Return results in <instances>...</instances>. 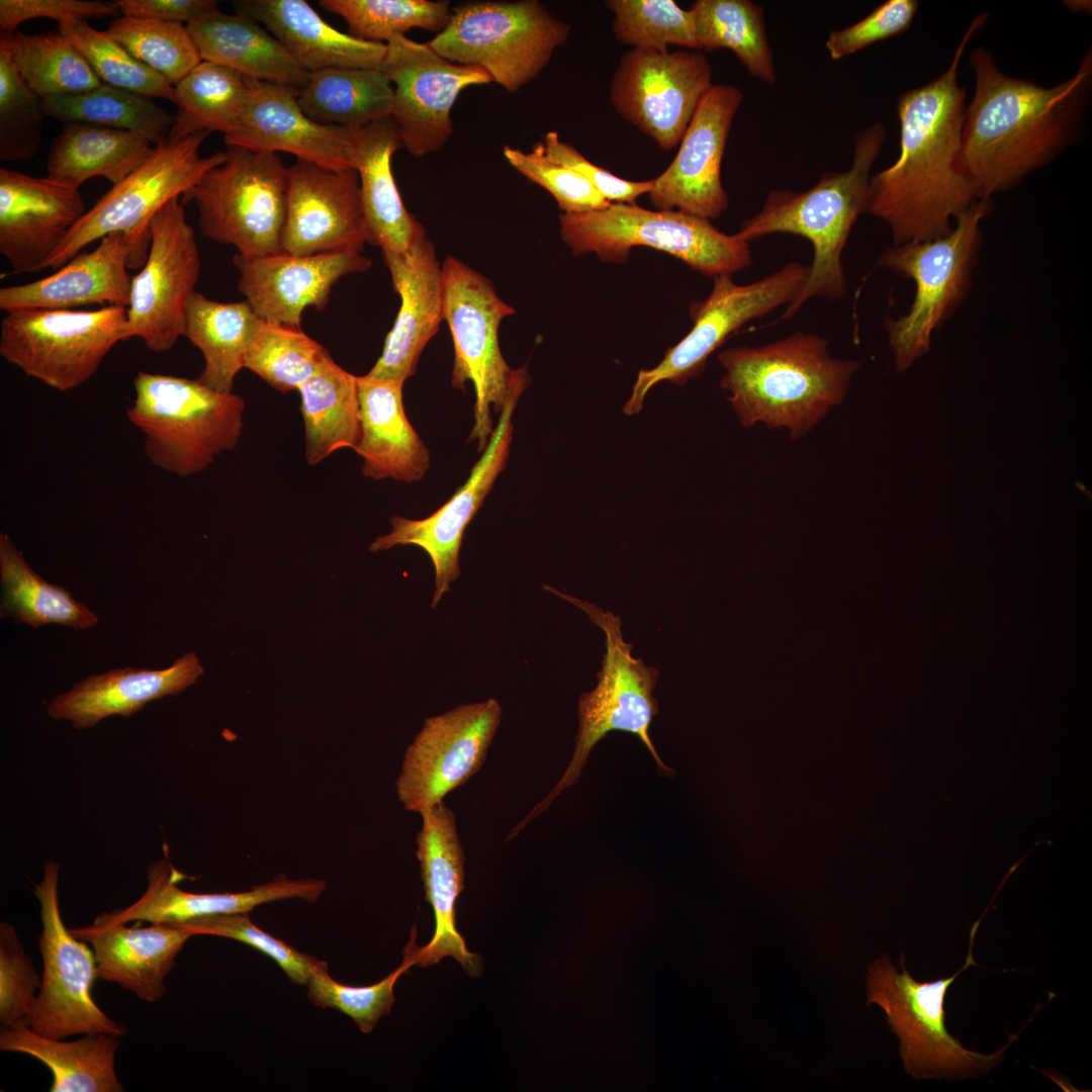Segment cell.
Wrapping results in <instances>:
<instances>
[{
	"label": "cell",
	"mask_w": 1092,
	"mask_h": 1092,
	"mask_svg": "<svg viewBox=\"0 0 1092 1092\" xmlns=\"http://www.w3.org/2000/svg\"><path fill=\"white\" fill-rule=\"evenodd\" d=\"M47 117L64 124L87 123L138 133L152 144L163 143L175 115L151 97L102 83L75 95L42 99Z\"/></svg>",
	"instance_id": "obj_45"
},
{
	"label": "cell",
	"mask_w": 1092,
	"mask_h": 1092,
	"mask_svg": "<svg viewBox=\"0 0 1092 1092\" xmlns=\"http://www.w3.org/2000/svg\"><path fill=\"white\" fill-rule=\"evenodd\" d=\"M712 80L703 52L631 49L614 73L610 102L622 118L669 151L679 144Z\"/></svg>",
	"instance_id": "obj_18"
},
{
	"label": "cell",
	"mask_w": 1092,
	"mask_h": 1092,
	"mask_svg": "<svg viewBox=\"0 0 1092 1092\" xmlns=\"http://www.w3.org/2000/svg\"><path fill=\"white\" fill-rule=\"evenodd\" d=\"M233 262L239 272L238 288L260 318L292 328H300L306 307L322 310L328 304L332 287L341 277L371 266L356 251L307 256L236 254Z\"/></svg>",
	"instance_id": "obj_26"
},
{
	"label": "cell",
	"mask_w": 1092,
	"mask_h": 1092,
	"mask_svg": "<svg viewBox=\"0 0 1092 1092\" xmlns=\"http://www.w3.org/2000/svg\"><path fill=\"white\" fill-rule=\"evenodd\" d=\"M154 149L150 141L131 131L67 123L50 148L47 177L76 189L94 177H104L115 185L140 167Z\"/></svg>",
	"instance_id": "obj_38"
},
{
	"label": "cell",
	"mask_w": 1092,
	"mask_h": 1092,
	"mask_svg": "<svg viewBox=\"0 0 1092 1092\" xmlns=\"http://www.w3.org/2000/svg\"><path fill=\"white\" fill-rule=\"evenodd\" d=\"M502 719L494 698L429 717L408 745L395 786L403 808L421 813L482 766Z\"/></svg>",
	"instance_id": "obj_20"
},
{
	"label": "cell",
	"mask_w": 1092,
	"mask_h": 1092,
	"mask_svg": "<svg viewBox=\"0 0 1092 1092\" xmlns=\"http://www.w3.org/2000/svg\"><path fill=\"white\" fill-rule=\"evenodd\" d=\"M529 375L525 367L517 369L507 400L480 459L473 466L466 482L439 510L422 520L392 516V530L379 536L369 547L372 552L388 550L395 545H416L431 558L435 569V608L450 582L460 575L459 551L465 528L482 506L498 474L506 467L513 438L512 417L520 395L527 387Z\"/></svg>",
	"instance_id": "obj_21"
},
{
	"label": "cell",
	"mask_w": 1092,
	"mask_h": 1092,
	"mask_svg": "<svg viewBox=\"0 0 1092 1092\" xmlns=\"http://www.w3.org/2000/svg\"><path fill=\"white\" fill-rule=\"evenodd\" d=\"M975 89L965 108L959 168L984 200L1055 160L1073 141L1092 80V55L1052 87L1005 75L982 47L969 56Z\"/></svg>",
	"instance_id": "obj_2"
},
{
	"label": "cell",
	"mask_w": 1092,
	"mask_h": 1092,
	"mask_svg": "<svg viewBox=\"0 0 1092 1092\" xmlns=\"http://www.w3.org/2000/svg\"><path fill=\"white\" fill-rule=\"evenodd\" d=\"M120 1036L86 1033L77 1040L50 1038L30 1027H2L0 1050L28 1055L46 1065L52 1075V1092H121L115 1071Z\"/></svg>",
	"instance_id": "obj_37"
},
{
	"label": "cell",
	"mask_w": 1092,
	"mask_h": 1092,
	"mask_svg": "<svg viewBox=\"0 0 1092 1092\" xmlns=\"http://www.w3.org/2000/svg\"><path fill=\"white\" fill-rule=\"evenodd\" d=\"M170 923L193 935H215L246 943L274 960L295 984L306 985L321 962L260 929L246 913L219 914Z\"/></svg>",
	"instance_id": "obj_55"
},
{
	"label": "cell",
	"mask_w": 1092,
	"mask_h": 1092,
	"mask_svg": "<svg viewBox=\"0 0 1092 1092\" xmlns=\"http://www.w3.org/2000/svg\"><path fill=\"white\" fill-rule=\"evenodd\" d=\"M59 31L82 54L102 83L174 101V85L135 59L106 31L95 29L87 20L59 24Z\"/></svg>",
	"instance_id": "obj_50"
},
{
	"label": "cell",
	"mask_w": 1092,
	"mask_h": 1092,
	"mask_svg": "<svg viewBox=\"0 0 1092 1092\" xmlns=\"http://www.w3.org/2000/svg\"><path fill=\"white\" fill-rule=\"evenodd\" d=\"M177 106L166 140L178 141L199 131L232 134L245 109L248 78L229 68L202 61L174 86Z\"/></svg>",
	"instance_id": "obj_44"
},
{
	"label": "cell",
	"mask_w": 1092,
	"mask_h": 1092,
	"mask_svg": "<svg viewBox=\"0 0 1092 1092\" xmlns=\"http://www.w3.org/2000/svg\"><path fill=\"white\" fill-rule=\"evenodd\" d=\"M541 143L548 156L580 173L611 203H635L638 196L652 189L653 179L630 181L619 178L593 164L574 147L561 141L556 131H548Z\"/></svg>",
	"instance_id": "obj_59"
},
{
	"label": "cell",
	"mask_w": 1092,
	"mask_h": 1092,
	"mask_svg": "<svg viewBox=\"0 0 1092 1092\" xmlns=\"http://www.w3.org/2000/svg\"><path fill=\"white\" fill-rule=\"evenodd\" d=\"M237 13L262 24L308 73L334 68L379 69L386 43L344 33L304 0H242Z\"/></svg>",
	"instance_id": "obj_33"
},
{
	"label": "cell",
	"mask_w": 1092,
	"mask_h": 1092,
	"mask_svg": "<svg viewBox=\"0 0 1092 1092\" xmlns=\"http://www.w3.org/2000/svg\"><path fill=\"white\" fill-rule=\"evenodd\" d=\"M562 240L575 256L596 253L623 263L636 246L670 254L707 275H732L751 263L748 242L727 235L708 218L679 210H650L635 203L560 216Z\"/></svg>",
	"instance_id": "obj_6"
},
{
	"label": "cell",
	"mask_w": 1092,
	"mask_h": 1092,
	"mask_svg": "<svg viewBox=\"0 0 1092 1092\" xmlns=\"http://www.w3.org/2000/svg\"><path fill=\"white\" fill-rule=\"evenodd\" d=\"M60 866L48 861L34 894L40 904L42 929L38 946L41 985L29 1027L50 1038L104 1032L123 1036L126 1028L110 1019L95 1003L91 991L97 977L94 952L65 926L59 907Z\"/></svg>",
	"instance_id": "obj_16"
},
{
	"label": "cell",
	"mask_w": 1092,
	"mask_h": 1092,
	"mask_svg": "<svg viewBox=\"0 0 1092 1092\" xmlns=\"http://www.w3.org/2000/svg\"><path fill=\"white\" fill-rule=\"evenodd\" d=\"M809 273V266L798 262L754 282L736 284L731 275L715 277L709 296L690 308L694 326L690 333L666 351L652 369L639 371L624 414L640 413L649 390L661 381L685 385L701 375L709 356L744 324L764 316L778 307L789 305L799 295Z\"/></svg>",
	"instance_id": "obj_15"
},
{
	"label": "cell",
	"mask_w": 1092,
	"mask_h": 1092,
	"mask_svg": "<svg viewBox=\"0 0 1092 1092\" xmlns=\"http://www.w3.org/2000/svg\"><path fill=\"white\" fill-rule=\"evenodd\" d=\"M116 2L100 0H1L0 27L2 33L12 34L17 27L33 18H52L59 24L89 18L118 17Z\"/></svg>",
	"instance_id": "obj_58"
},
{
	"label": "cell",
	"mask_w": 1092,
	"mask_h": 1092,
	"mask_svg": "<svg viewBox=\"0 0 1092 1092\" xmlns=\"http://www.w3.org/2000/svg\"><path fill=\"white\" fill-rule=\"evenodd\" d=\"M886 139L877 121L854 141L852 164L842 172L824 173L808 190L775 189L761 209L747 218L736 235L749 241L772 234L805 238L813 248L808 277L796 299L782 315L792 318L809 299H840L846 292L842 253L858 216L866 212L871 170Z\"/></svg>",
	"instance_id": "obj_4"
},
{
	"label": "cell",
	"mask_w": 1092,
	"mask_h": 1092,
	"mask_svg": "<svg viewBox=\"0 0 1092 1092\" xmlns=\"http://www.w3.org/2000/svg\"><path fill=\"white\" fill-rule=\"evenodd\" d=\"M982 917L972 927L965 965L951 977L917 981L905 968L903 954L902 973L887 954L869 968L868 1004H877L885 1011L887 1022L899 1038L904 1068L914 1078H969L984 1074L1000 1063L1007 1048L1017 1038L1013 1034L1003 1048L984 1055L965 1048L945 1026L944 1000L948 987L962 972L978 965L972 947Z\"/></svg>",
	"instance_id": "obj_9"
},
{
	"label": "cell",
	"mask_w": 1092,
	"mask_h": 1092,
	"mask_svg": "<svg viewBox=\"0 0 1092 1092\" xmlns=\"http://www.w3.org/2000/svg\"><path fill=\"white\" fill-rule=\"evenodd\" d=\"M415 939L416 927H413L401 965L380 982L369 986H348L335 981L329 974L328 964L321 960L305 985L310 1002L317 1007L339 1010L351 1017L362 1032H370L382 1016L390 1013L397 979L417 965Z\"/></svg>",
	"instance_id": "obj_52"
},
{
	"label": "cell",
	"mask_w": 1092,
	"mask_h": 1092,
	"mask_svg": "<svg viewBox=\"0 0 1092 1092\" xmlns=\"http://www.w3.org/2000/svg\"><path fill=\"white\" fill-rule=\"evenodd\" d=\"M184 878L167 854L147 870V889L140 899L123 909L103 913L98 919L107 923L132 921L180 922L219 914H248L256 906L269 902L300 898L315 902L327 885L322 880H290L278 876L273 881L239 893L196 894L180 889Z\"/></svg>",
	"instance_id": "obj_30"
},
{
	"label": "cell",
	"mask_w": 1092,
	"mask_h": 1092,
	"mask_svg": "<svg viewBox=\"0 0 1092 1092\" xmlns=\"http://www.w3.org/2000/svg\"><path fill=\"white\" fill-rule=\"evenodd\" d=\"M503 154L519 173L546 189L564 213L594 211L611 204L580 173L548 156L541 142L530 152L505 146Z\"/></svg>",
	"instance_id": "obj_54"
},
{
	"label": "cell",
	"mask_w": 1092,
	"mask_h": 1092,
	"mask_svg": "<svg viewBox=\"0 0 1092 1092\" xmlns=\"http://www.w3.org/2000/svg\"><path fill=\"white\" fill-rule=\"evenodd\" d=\"M720 385L744 428L763 424L805 437L842 403L861 362L832 356L828 341L796 332L756 346L733 347L718 355Z\"/></svg>",
	"instance_id": "obj_3"
},
{
	"label": "cell",
	"mask_w": 1092,
	"mask_h": 1092,
	"mask_svg": "<svg viewBox=\"0 0 1092 1092\" xmlns=\"http://www.w3.org/2000/svg\"><path fill=\"white\" fill-rule=\"evenodd\" d=\"M202 673L199 658L191 652L164 669L124 667L91 674L67 693L55 696L47 713L76 729L92 728L107 717H129L151 701L177 695Z\"/></svg>",
	"instance_id": "obj_32"
},
{
	"label": "cell",
	"mask_w": 1092,
	"mask_h": 1092,
	"mask_svg": "<svg viewBox=\"0 0 1092 1092\" xmlns=\"http://www.w3.org/2000/svg\"><path fill=\"white\" fill-rule=\"evenodd\" d=\"M202 61L244 77L301 89L309 73L256 20L218 8L186 24Z\"/></svg>",
	"instance_id": "obj_36"
},
{
	"label": "cell",
	"mask_w": 1092,
	"mask_h": 1092,
	"mask_svg": "<svg viewBox=\"0 0 1092 1092\" xmlns=\"http://www.w3.org/2000/svg\"><path fill=\"white\" fill-rule=\"evenodd\" d=\"M70 932L91 943L98 978L116 983L147 1002L159 1001L164 996L165 979L176 956L193 936L170 922L129 927L98 918L93 924Z\"/></svg>",
	"instance_id": "obj_31"
},
{
	"label": "cell",
	"mask_w": 1092,
	"mask_h": 1092,
	"mask_svg": "<svg viewBox=\"0 0 1092 1092\" xmlns=\"http://www.w3.org/2000/svg\"><path fill=\"white\" fill-rule=\"evenodd\" d=\"M123 16L187 24L217 7L213 0H117Z\"/></svg>",
	"instance_id": "obj_60"
},
{
	"label": "cell",
	"mask_w": 1092,
	"mask_h": 1092,
	"mask_svg": "<svg viewBox=\"0 0 1092 1092\" xmlns=\"http://www.w3.org/2000/svg\"><path fill=\"white\" fill-rule=\"evenodd\" d=\"M296 98L318 123L360 128L390 117L393 86L380 69L334 68L309 73Z\"/></svg>",
	"instance_id": "obj_41"
},
{
	"label": "cell",
	"mask_w": 1092,
	"mask_h": 1092,
	"mask_svg": "<svg viewBox=\"0 0 1092 1092\" xmlns=\"http://www.w3.org/2000/svg\"><path fill=\"white\" fill-rule=\"evenodd\" d=\"M569 33L540 1H481L454 7L428 44L453 63L481 68L515 93L543 71Z\"/></svg>",
	"instance_id": "obj_8"
},
{
	"label": "cell",
	"mask_w": 1092,
	"mask_h": 1092,
	"mask_svg": "<svg viewBox=\"0 0 1092 1092\" xmlns=\"http://www.w3.org/2000/svg\"><path fill=\"white\" fill-rule=\"evenodd\" d=\"M443 318L454 344L452 385L475 392L474 426L469 441L486 448L493 432L491 412L500 413L516 371L506 363L498 327L515 309L496 294L492 283L454 257L442 265Z\"/></svg>",
	"instance_id": "obj_13"
},
{
	"label": "cell",
	"mask_w": 1092,
	"mask_h": 1092,
	"mask_svg": "<svg viewBox=\"0 0 1092 1092\" xmlns=\"http://www.w3.org/2000/svg\"><path fill=\"white\" fill-rule=\"evenodd\" d=\"M742 91L714 84L698 105L670 165L653 179L649 197L660 210L716 218L728 207L721 178L722 161Z\"/></svg>",
	"instance_id": "obj_22"
},
{
	"label": "cell",
	"mask_w": 1092,
	"mask_h": 1092,
	"mask_svg": "<svg viewBox=\"0 0 1092 1092\" xmlns=\"http://www.w3.org/2000/svg\"><path fill=\"white\" fill-rule=\"evenodd\" d=\"M105 31L174 86L202 62L183 23L122 15L114 18Z\"/></svg>",
	"instance_id": "obj_47"
},
{
	"label": "cell",
	"mask_w": 1092,
	"mask_h": 1092,
	"mask_svg": "<svg viewBox=\"0 0 1092 1092\" xmlns=\"http://www.w3.org/2000/svg\"><path fill=\"white\" fill-rule=\"evenodd\" d=\"M329 352L300 328L264 322L245 359V368L286 393L301 386Z\"/></svg>",
	"instance_id": "obj_49"
},
{
	"label": "cell",
	"mask_w": 1092,
	"mask_h": 1092,
	"mask_svg": "<svg viewBox=\"0 0 1092 1092\" xmlns=\"http://www.w3.org/2000/svg\"><path fill=\"white\" fill-rule=\"evenodd\" d=\"M393 85L390 118L401 146L415 157L439 151L453 132L452 107L462 90L488 84L481 68L456 64L429 44L392 36L379 68Z\"/></svg>",
	"instance_id": "obj_19"
},
{
	"label": "cell",
	"mask_w": 1092,
	"mask_h": 1092,
	"mask_svg": "<svg viewBox=\"0 0 1092 1092\" xmlns=\"http://www.w3.org/2000/svg\"><path fill=\"white\" fill-rule=\"evenodd\" d=\"M86 211L79 189L0 169V253L14 274L46 269Z\"/></svg>",
	"instance_id": "obj_27"
},
{
	"label": "cell",
	"mask_w": 1092,
	"mask_h": 1092,
	"mask_svg": "<svg viewBox=\"0 0 1092 1092\" xmlns=\"http://www.w3.org/2000/svg\"><path fill=\"white\" fill-rule=\"evenodd\" d=\"M127 340L126 307L27 308L5 312L0 355L26 376L67 391L90 379L111 349Z\"/></svg>",
	"instance_id": "obj_12"
},
{
	"label": "cell",
	"mask_w": 1092,
	"mask_h": 1092,
	"mask_svg": "<svg viewBox=\"0 0 1092 1092\" xmlns=\"http://www.w3.org/2000/svg\"><path fill=\"white\" fill-rule=\"evenodd\" d=\"M988 13L978 14L951 63L934 80L900 95V154L871 176L866 212L888 224L894 245L946 235L978 198L959 168L966 92L959 83L964 53Z\"/></svg>",
	"instance_id": "obj_1"
},
{
	"label": "cell",
	"mask_w": 1092,
	"mask_h": 1092,
	"mask_svg": "<svg viewBox=\"0 0 1092 1092\" xmlns=\"http://www.w3.org/2000/svg\"><path fill=\"white\" fill-rule=\"evenodd\" d=\"M989 209V200L975 201L946 235L894 245L880 256L878 266L910 278L916 285L908 312L886 322L898 372H905L928 351L934 330L966 296L981 243L980 222Z\"/></svg>",
	"instance_id": "obj_10"
},
{
	"label": "cell",
	"mask_w": 1092,
	"mask_h": 1092,
	"mask_svg": "<svg viewBox=\"0 0 1092 1092\" xmlns=\"http://www.w3.org/2000/svg\"><path fill=\"white\" fill-rule=\"evenodd\" d=\"M263 324L247 300L219 302L193 292L186 305L184 337L204 359L197 379L216 391L231 393Z\"/></svg>",
	"instance_id": "obj_39"
},
{
	"label": "cell",
	"mask_w": 1092,
	"mask_h": 1092,
	"mask_svg": "<svg viewBox=\"0 0 1092 1092\" xmlns=\"http://www.w3.org/2000/svg\"><path fill=\"white\" fill-rule=\"evenodd\" d=\"M400 307L370 378L404 382L443 318L442 267L424 236L402 253H383Z\"/></svg>",
	"instance_id": "obj_28"
},
{
	"label": "cell",
	"mask_w": 1092,
	"mask_h": 1092,
	"mask_svg": "<svg viewBox=\"0 0 1092 1092\" xmlns=\"http://www.w3.org/2000/svg\"><path fill=\"white\" fill-rule=\"evenodd\" d=\"M615 38L632 49L668 51L680 46L697 51L690 10L673 0H609Z\"/></svg>",
	"instance_id": "obj_51"
},
{
	"label": "cell",
	"mask_w": 1092,
	"mask_h": 1092,
	"mask_svg": "<svg viewBox=\"0 0 1092 1092\" xmlns=\"http://www.w3.org/2000/svg\"><path fill=\"white\" fill-rule=\"evenodd\" d=\"M544 588L586 613L605 633L606 653L596 688L582 694L578 701L579 727L568 766L548 796L513 829L510 833L513 837L530 820L544 812L563 790L578 781L589 752L611 731L636 735L654 757L660 770L665 775L673 772L657 754L649 735L651 722L658 712L657 700L653 696L658 670L632 655L633 647L623 638L619 616L551 586L545 585Z\"/></svg>",
	"instance_id": "obj_7"
},
{
	"label": "cell",
	"mask_w": 1092,
	"mask_h": 1092,
	"mask_svg": "<svg viewBox=\"0 0 1092 1092\" xmlns=\"http://www.w3.org/2000/svg\"><path fill=\"white\" fill-rule=\"evenodd\" d=\"M25 84L41 99L75 95L102 84L89 63L60 31L2 33Z\"/></svg>",
	"instance_id": "obj_46"
},
{
	"label": "cell",
	"mask_w": 1092,
	"mask_h": 1092,
	"mask_svg": "<svg viewBox=\"0 0 1092 1092\" xmlns=\"http://www.w3.org/2000/svg\"><path fill=\"white\" fill-rule=\"evenodd\" d=\"M400 147L390 117L354 133V169L359 176L369 242L383 253L405 252L425 236L422 224L406 210L391 171V158Z\"/></svg>",
	"instance_id": "obj_35"
},
{
	"label": "cell",
	"mask_w": 1092,
	"mask_h": 1092,
	"mask_svg": "<svg viewBox=\"0 0 1092 1092\" xmlns=\"http://www.w3.org/2000/svg\"><path fill=\"white\" fill-rule=\"evenodd\" d=\"M403 383L357 376L361 439L355 452L366 477L415 482L430 468V452L404 412Z\"/></svg>",
	"instance_id": "obj_34"
},
{
	"label": "cell",
	"mask_w": 1092,
	"mask_h": 1092,
	"mask_svg": "<svg viewBox=\"0 0 1092 1092\" xmlns=\"http://www.w3.org/2000/svg\"><path fill=\"white\" fill-rule=\"evenodd\" d=\"M689 10L697 51L728 49L753 78L777 82L761 5L750 0H698Z\"/></svg>",
	"instance_id": "obj_43"
},
{
	"label": "cell",
	"mask_w": 1092,
	"mask_h": 1092,
	"mask_svg": "<svg viewBox=\"0 0 1092 1092\" xmlns=\"http://www.w3.org/2000/svg\"><path fill=\"white\" fill-rule=\"evenodd\" d=\"M226 147L183 199L194 201L205 238L246 257L283 253L289 167L277 154Z\"/></svg>",
	"instance_id": "obj_11"
},
{
	"label": "cell",
	"mask_w": 1092,
	"mask_h": 1092,
	"mask_svg": "<svg viewBox=\"0 0 1092 1092\" xmlns=\"http://www.w3.org/2000/svg\"><path fill=\"white\" fill-rule=\"evenodd\" d=\"M919 8L916 0H888L854 24L832 30L825 48L832 60H840L864 48L906 31Z\"/></svg>",
	"instance_id": "obj_57"
},
{
	"label": "cell",
	"mask_w": 1092,
	"mask_h": 1092,
	"mask_svg": "<svg viewBox=\"0 0 1092 1092\" xmlns=\"http://www.w3.org/2000/svg\"><path fill=\"white\" fill-rule=\"evenodd\" d=\"M46 117L42 99L25 84L0 36V160L31 159L39 150Z\"/></svg>",
	"instance_id": "obj_53"
},
{
	"label": "cell",
	"mask_w": 1092,
	"mask_h": 1092,
	"mask_svg": "<svg viewBox=\"0 0 1092 1092\" xmlns=\"http://www.w3.org/2000/svg\"><path fill=\"white\" fill-rule=\"evenodd\" d=\"M1 617L37 628L59 624L87 629L97 616L59 584L41 578L7 534H0Z\"/></svg>",
	"instance_id": "obj_42"
},
{
	"label": "cell",
	"mask_w": 1092,
	"mask_h": 1092,
	"mask_svg": "<svg viewBox=\"0 0 1092 1092\" xmlns=\"http://www.w3.org/2000/svg\"><path fill=\"white\" fill-rule=\"evenodd\" d=\"M298 391L306 462L314 466L340 449L355 450L361 439L357 376L329 353Z\"/></svg>",
	"instance_id": "obj_40"
},
{
	"label": "cell",
	"mask_w": 1092,
	"mask_h": 1092,
	"mask_svg": "<svg viewBox=\"0 0 1092 1092\" xmlns=\"http://www.w3.org/2000/svg\"><path fill=\"white\" fill-rule=\"evenodd\" d=\"M147 259L131 278L126 336L140 338L155 353L170 350L184 336L186 305L200 275L194 231L179 197L150 221Z\"/></svg>",
	"instance_id": "obj_17"
},
{
	"label": "cell",
	"mask_w": 1092,
	"mask_h": 1092,
	"mask_svg": "<svg viewBox=\"0 0 1092 1092\" xmlns=\"http://www.w3.org/2000/svg\"><path fill=\"white\" fill-rule=\"evenodd\" d=\"M128 421L144 435L155 466L186 477L206 470L233 450L244 428L245 400L216 391L197 378L140 371Z\"/></svg>",
	"instance_id": "obj_5"
},
{
	"label": "cell",
	"mask_w": 1092,
	"mask_h": 1092,
	"mask_svg": "<svg viewBox=\"0 0 1092 1092\" xmlns=\"http://www.w3.org/2000/svg\"><path fill=\"white\" fill-rule=\"evenodd\" d=\"M422 828L417 835L426 900L435 916V931L430 942L418 947L417 965L437 964L445 957L456 960L465 972L476 977L480 971L477 954L470 952L456 928L455 904L464 888V853L454 812L443 802L422 811Z\"/></svg>",
	"instance_id": "obj_29"
},
{
	"label": "cell",
	"mask_w": 1092,
	"mask_h": 1092,
	"mask_svg": "<svg viewBox=\"0 0 1092 1092\" xmlns=\"http://www.w3.org/2000/svg\"><path fill=\"white\" fill-rule=\"evenodd\" d=\"M41 977L26 954L14 926L0 924V1023L5 1028L28 1026Z\"/></svg>",
	"instance_id": "obj_56"
},
{
	"label": "cell",
	"mask_w": 1092,
	"mask_h": 1092,
	"mask_svg": "<svg viewBox=\"0 0 1092 1092\" xmlns=\"http://www.w3.org/2000/svg\"><path fill=\"white\" fill-rule=\"evenodd\" d=\"M151 234L113 233L91 252H80L53 274L21 285L0 289V308L73 309L101 304L127 307L132 276L128 268H142Z\"/></svg>",
	"instance_id": "obj_24"
},
{
	"label": "cell",
	"mask_w": 1092,
	"mask_h": 1092,
	"mask_svg": "<svg viewBox=\"0 0 1092 1092\" xmlns=\"http://www.w3.org/2000/svg\"><path fill=\"white\" fill-rule=\"evenodd\" d=\"M318 4L341 16L349 34L372 42H387L413 28L441 31L451 15L447 1L321 0Z\"/></svg>",
	"instance_id": "obj_48"
},
{
	"label": "cell",
	"mask_w": 1092,
	"mask_h": 1092,
	"mask_svg": "<svg viewBox=\"0 0 1092 1092\" xmlns=\"http://www.w3.org/2000/svg\"><path fill=\"white\" fill-rule=\"evenodd\" d=\"M369 242L359 176L296 160L289 167L285 254L307 256L361 252Z\"/></svg>",
	"instance_id": "obj_23"
},
{
	"label": "cell",
	"mask_w": 1092,
	"mask_h": 1092,
	"mask_svg": "<svg viewBox=\"0 0 1092 1092\" xmlns=\"http://www.w3.org/2000/svg\"><path fill=\"white\" fill-rule=\"evenodd\" d=\"M248 81L247 103L236 130L224 136L226 146L288 153L334 170L354 169L357 128L312 120L300 108L293 88Z\"/></svg>",
	"instance_id": "obj_25"
},
{
	"label": "cell",
	"mask_w": 1092,
	"mask_h": 1092,
	"mask_svg": "<svg viewBox=\"0 0 1092 1092\" xmlns=\"http://www.w3.org/2000/svg\"><path fill=\"white\" fill-rule=\"evenodd\" d=\"M210 131L165 140L134 171L103 194L67 233L46 268L58 270L91 243L113 233L150 235V221L170 200L187 195L225 152L200 155Z\"/></svg>",
	"instance_id": "obj_14"
}]
</instances>
